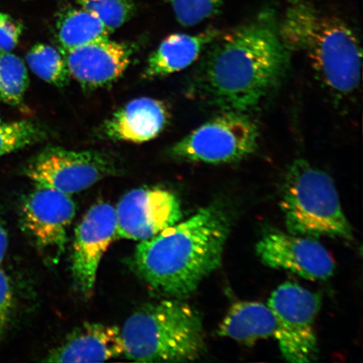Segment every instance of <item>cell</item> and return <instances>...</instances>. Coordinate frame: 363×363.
<instances>
[{"mask_svg":"<svg viewBox=\"0 0 363 363\" xmlns=\"http://www.w3.org/2000/svg\"><path fill=\"white\" fill-rule=\"evenodd\" d=\"M13 303V293L10 279L0 267V339L10 318Z\"/></svg>","mask_w":363,"mask_h":363,"instance_id":"25","label":"cell"},{"mask_svg":"<svg viewBox=\"0 0 363 363\" xmlns=\"http://www.w3.org/2000/svg\"><path fill=\"white\" fill-rule=\"evenodd\" d=\"M29 86L25 62L11 52H0V101L21 106Z\"/></svg>","mask_w":363,"mask_h":363,"instance_id":"20","label":"cell"},{"mask_svg":"<svg viewBox=\"0 0 363 363\" xmlns=\"http://www.w3.org/2000/svg\"><path fill=\"white\" fill-rule=\"evenodd\" d=\"M30 69L39 79L57 88H65L71 78L65 57L52 45L40 43L26 54Z\"/></svg>","mask_w":363,"mask_h":363,"instance_id":"19","label":"cell"},{"mask_svg":"<svg viewBox=\"0 0 363 363\" xmlns=\"http://www.w3.org/2000/svg\"><path fill=\"white\" fill-rule=\"evenodd\" d=\"M177 21L184 26H197L217 15L225 0H169Z\"/></svg>","mask_w":363,"mask_h":363,"instance_id":"23","label":"cell"},{"mask_svg":"<svg viewBox=\"0 0 363 363\" xmlns=\"http://www.w3.org/2000/svg\"><path fill=\"white\" fill-rule=\"evenodd\" d=\"M169 119L165 103L152 98H138L113 113L104 121L101 131L107 139L143 143L160 135Z\"/></svg>","mask_w":363,"mask_h":363,"instance_id":"14","label":"cell"},{"mask_svg":"<svg viewBox=\"0 0 363 363\" xmlns=\"http://www.w3.org/2000/svg\"><path fill=\"white\" fill-rule=\"evenodd\" d=\"M121 330L115 325L85 323L49 352L48 362H101L123 355Z\"/></svg>","mask_w":363,"mask_h":363,"instance_id":"15","label":"cell"},{"mask_svg":"<svg viewBox=\"0 0 363 363\" xmlns=\"http://www.w3.org/2000/svg\"><path fill=\"white\" fill-rule=\"evenodd\" d=\"M0 122H1V116H0Z\"/></svg>","mask_w":363,"mask_h":363,"instance_id":"27","label":"cell"},{"mask_svg":"<svg viewBox=\"0 0 363 363\" xmlns=\"http://www.w3.org/2000/svg\"><path fill=\"white\" fill-rule=\"evenodd\" d=\"M219 35L216 30H207L194 35L176 33L167 36L149 57L144 78H162L185 69L197 60Z\"/></svg>","mask_w":363,"mask_h":363,"instance_id":"16","label":"cell"},{"mask_svg":"<svg viewBox=\"0 0 363 363\" xmlns=\"http://www.w3.org/2000/svg\"><path fill=\"white\" fill-rule=\"evenodd\" d=\"M8 243L9 240L7 230L6 227H4L3 222L0 220V265H1L4 257H6Z\"/></svg>","mask_w":363,"mask_h":363,"instance_id":"26","label":"cell"},{"mask_svg":"<svg viewBox=\"0 0 363 363\" xmlns=\"http://www.w3.org/2000/svg\"><path fill=\"white\" fill-rule=\"evenodd\" d=\"M118 169L115 159L106 152L48 147L27 162L25 172L36 187L72 194L116 175Z\"/></svg>","mask_w":363,"mask_h":363,"instance_id":"8","label":"cell"},{"mask_svg":"<svg viewBox=\"0 0 363 363\" xmlns=\"http://www.w3.org/2000/svg\"><path fill=\"white\" fill-rule=\"evenodd\" d=\"M280 203L290 234L353 239L333 179L303 159L295 160L286 172Z\"/></svg>","mask_w":363,"mask_h":363,"instance_id":"5","label":"cell"},{"mask_svg":"<svg viewBox=\"0 0 363 363\" xmlns=\"http://www.w3.org/2000/svg\"><path fill=\"white\" fill-rule=\"evenodd\" d=\"M116 239L147 240L182 220L181 203L170 190L139 188L130 190L116 208Z\"/></svg>","mask_w":363,"mask_h":363,"instance_id":"9","label":"cell"},{"mask_svg":"<svg viewBox=\"0 0 363 363\" xmlns=\"http://www.w3.org/2000/svg\"><path fill=\"white\" fill-rule=\"evenodd\" d=\"M203 52L194 89L220 111L254 110L283 81L289 63V50L269 11L220 34Z\"/></svg>","mask_w":363,"mask_h":363,"instance_id":"1","label":"cell"},{"mask_svg":"<svg viewBox=\"0 0 363 363\" xmlns=\"http://www.w3.org/2000/svg\"><path fill=\"white\" fill-rule=\"evenodd\" d=\"M298 0H295V1H294V2H298Z\"/></svg>","mask_w":363,"mask_h":363,"instance_id":"28","label":"cell"},{"mask_svg":"<svg viewBox=\"0 0 363 363\" xmlns=\"http://www.w3.org/2000/svg\"><path fill=\"white\" fill-rule=\"evenodd\" d=\"M275 330V315L269 306L238 302L230 308L217 334L250 346L261 339L274 337Z\"/></svg>","mask_w":363,"mask_h":363,"instance_id":"17","label":"cell"},{"mask_svg":"<svg viewBox=\"0 0 363 363\" xmlns=\"http://www.w3.org/2000/svg\"><path fill=\"white\" fill-rule=\"evenodd\" d=\"M279 30L286 48L306 54L318 78L331 92L344 96L358 88L361 47L343 21L298 1L288 9Z\"/></svg>","mask_w":363,"mask_h":363,"instance_id":"3","label":"cell"},{"mask_svg":"<svg viewBox=\"0 0 363 363\" xmlns=\"http://www.w3.org/2000/svg\"><path fill=\"white\" fill-rule=\"evenodd\" d=\"M23 30L20 21L0 12V52H12L20 42Z\"/></svg>","mask_w":363,"mask_h":363,"instance_id":"24","label":"cell"},{"mask_svg":"<svg viewBox=\"0 0 363 363\" xmlns=\"http://www.w3.org/2000/svg\"><path fill=\"white\" fill-rule=\"evenodd\" d=\"M321 303L320 294L291 282L280 285L272 292L267 306L275 315L274 337L286 361L317 360L320 350L315 321Z\"/></svg>","mask_w":363,"mask_h":363,"instance_id":"7","label":"cell"},{"mask_svg":"<svg viewBox=\"0 0 363 363\" xmlns=\"http://www.w3.org/2000/svg\"><path fill=\"white\" fill-rule=\"evenodd\" d=\"M169 149L177 160L225 164L237 162L256 151L259 129L247 113L221 111Z\"/></svg>","mask_w":363,"mask_h":363,"instance_id":"6","label":"cell"},{"mask_svg":"<svg viewBox=\"0 0 363 363\" xmlns=\"http://www.w3.org/2000/svg\"><path fill=\"white\" fill-rule=\"evenodd\" d=\"M45 135L43 127L33 121L0 122V157L38 143Z\"/></svg>","mask_w":363,"mask_h":363,"instance_id":"21","label":"cell"},{"mask_svg":"<svg viewBox=\"0 0 363 363\" xmlns=\"http://www.w3.org/2000/svg\"><path fill=\"white\" fill-rule=\"evenodd\" d=\"M75 213L70 194L36 187L22 203L21 220L35 246L56 262L65 252L67 228Z\"/></svg>","mask_w":363,"mask_h":363,"instance_id":"10","label":"cell"},{"mask_svg":"<svg viewBox=\"0 0 363 363\" xmlns=\"http://www.w3.org/2000/svg\"><path fill=\"white\" fill-rule=\"evenodd\" d=\"M233 216L219 201L204 206L136 247L134 266L156 291L176 298L193 294L219 269Z\"/></svg>","mask_w":363,"mask_h":363,"instance_id":"2","label":"cell"},{"mask_svg":"<svg viewBox=\"0 0 363 363\" xmlns=\"http://www.w3.org/2000/svg\"><path fill=\"white\" fill-rule=\"evenodd\" d=\"M62 53L71 77L84 88L95 89L121 78L130 65L133 50L108 38Z\"/></svg>","mask_w":363,"mask_h":363,"instance_id":"13","label":"cell"},{"mask_svg":"<svg viewBox=\"0 0 363 363\" xmlns=\"http://www.w3.org/2000/svg\"><path fill=\"white\" fill-rule=\"evenodd\" d=\"M77 3L96 16L112 33L129 21L135 13L131 0H77Z\"/></svg>","mask_w":363,"mask_h":363,"instance_id":"22","label":"cell"},{"mask_svg":"<svg viewBox=\"0 0 363 363\" xmlns=\"http://www.w3.org/2000/svg\"><path fill=\"white\" fill-rule=\"evenodd\" d=\"M256 252L263 264L308 280H325L334 274L333 257L315 238L275 230L263 235Z\"/></svg>","mask_w":363,"mask_h":363,"instance_id":"12","label":"cell"},{"mask_svg":"<svg viewBox=\"0 0 363 363\" xmlns=\"http://www.w3.org/2000/svg\"><path fill=\"white\" fill-rule=\"evenodd\" d=\"M123 355L135 362H188L206 352L202 318L179 298L139 308L121 330Z\"/></svg>","mask_w":363,"mask_h":363,"instance_id":"4","label":"cell"},{"mask_svg":"<svg viewBox=\"0 0 363 363\" xmlns=\"http://www.w3.org/2000/svg\"><path fill=\"white\" fill-rule=\"evenodd\" d=\"M57 33L62 52L110 38L113 33L96 16L83 8L62 11L57 18Z\"/></svg>","mask_w":363,"mask_h":363,"instance_id":"18","label":"cell"},{"mask_svg":"<svg viewBox=\"0 0 363 363\" xmlns=\"http://www.w3.org/2000/svg\"><path fill=\"white\" fill-rule=\"evenodd\" d=\"M116 208L101 201L89 208L76 228L72 274L77 288L86 298L92 296L99 263L116 239Z\"/></svg>","mask_w":363,"mask_h":363,"instance_id":"11","label":"cell"}]
</instances>
